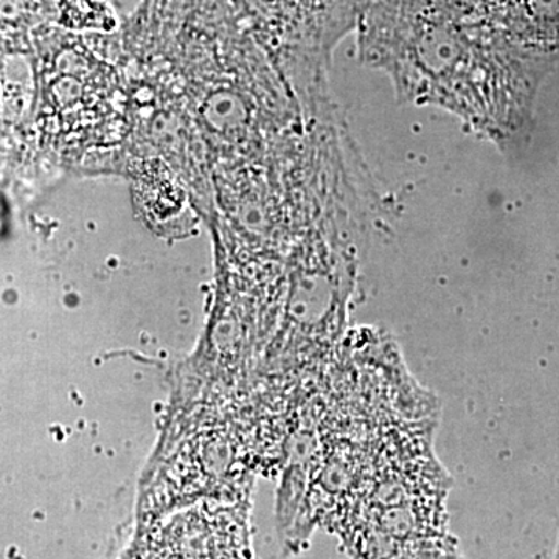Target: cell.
Returning a JSON list of instances; mask_svg holds the SVG:
<instances>
[{
  "instance_id": "7a4b0ae2",
  "label": "cell",
  "mask_w": 559,
  "mask_h": 559,
  "mask_svg": "<svg viewBox=\"0 0 559 559\" xmlns=\"http://www.w3.org/2000/svg\"><path fill=\"white\" fill-rule=\"evenodd\" d=\"M557 559H559V554H558V558Z\"/></svg>"
},
{
  "instance_id": "6da1fadb",
  "label": "cell",
  "mask_w": 559,
  "mask_h": 559,
  "mask_svg": "<svg viewBox=\"0 0 559 559\" xmlns=\"http://www.w3.org/2000/svg\"><path fill=\"white\" fill-rule=\"evenodd\" d=\"M380 66L409 86L429 83L430 100L454 105L492 124L498 103L511 124L527 120L549 55L527 49L466 0H378L367 25V47ZM423 92V94H425Z\"/></svg>"
}]
</instances>
